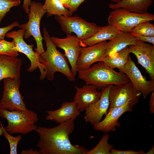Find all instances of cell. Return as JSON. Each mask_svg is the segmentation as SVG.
<instances>
[{
  "mask_svg": "<svg viewBox=\"0 0 154 154\" xmlns=\"http://www.w3.org/2000/svg\"><path fill=\"white\" fill-rule=\"evenodd\" d=\"M74 120L70 119L53 127H38L36 131L39 138L37 146L40 154H86L87 149L73 145L70 140L74 129Z\"/></svg>",
  "mask_w": 154,
  "mask_h": 154,
  "instance_id": "obj_1",
  "label": "cell"
},
{
  "mask_svg": "<svg viewBox=\"0 0 154 154\" xmlns=\"http://www.w3.org/2000/svg\"><path fill=\"white\" fill-rule=\"evenodd\" d=\"M78 72L79 78L84 81L86 84L92 85L98 91L111 85H119L130 82L125 74L115 71L102 61Z\"/></svg>",
  "mask_w": 154,
  "mask_h": 154,
  "instance_id": "obj_2",
  "label": "cell"
},
{
  "mask_svg": "<svg viewBox=\"0 0 154 154\" xmlns=\"http://www.w3.org/2000/svg\"><path fill=\"white\" fill-rule=\"evenodd\" d=\"M43 33L46 49L44 52L40 54L39 60L46 68V77L48 80L52 81L54 79L55 73L58 72L65 76L69 80L75 81V77L69 68L67 58L57 49L45 28L43 29Z\"/></svg>",
  "mask_w": 154,
  "mask_h": 154,
  "instance_id": "obj_3",
  "label": "cell"
},
{
  "mask_svg": "<svg viewBox=\"0 0 154 154\" xmlns=\"http://www.w3.org/2000/svg\"><path fill=\"white\" fill-rule=\"evenodd\" d=\"M0 117L7 120V125L4 128L11 134H26L36 131L38 127L35 125L38 120V115L31 110L23 112L0 109Z\"/></svg>",
  "mask_w": 154,
  "mask_h": 154,
  "instance_id": "obj_4",
  "label": "cell"
},
{
  "mask_svg": "<svg viewBox=\"0 0 154 154\" xmlns=\"http://www.w3.org/2000/svg\"><path fill=\"white\" fill-rule=\"evenodd\" d=\"M70 16L55 15V18L67 35L74 33L80 41L91 37L100 28L96 24L88 22L76 15Z\"/></svg>",
  "mask_w": 154,
  "mask_h": 154,
  "instance_id": "obj_5",
  "label": "cell"
},
{
  "mask_svg": "<svg viewBox=\"0 0 154 154\" xmlns=\"http://www.w3.org/2000/svg\"><path fill=\"white\" fill-rule=\"evenodd\" d=\"M114 10L109 14L107 19L108 23L123 32L131 33L141 23L154 21V15L151 13L139 14L122 8Z\"/></svg>",
  "mask_w": 154,
  "mask_h": 154,
  "instance_id": "obj_6",
  "label": "cell"
},
{
  "mask_svg": "<svg viewBox=\"0 0 154 154\" xmlns=\"http://www.w3.org/2000/svg\"><path fill=\"white\" fill-rule=\"evenodd\" d=\"M30 12L28 15L29 21L26 23L20 25V29H24L25 31L24 37L25 39L32 36L37 43L36 52L40 54L44 52L42 40L40 30V23L41 18L46 13L43 5L40 3L35 1L31 2L30 7Z\"/></svg>",
  "mask_w": 154,
  "mask_h": 154,
  "instance_id": "obj_7",
  "label": "cell"
},
{
  "mask_svg": "<svg viewBox=\"0 0 154 154\" xmlns=\"http://www.w3.org/2000/svg\"><path fill=\"white\" fill-rule=\"evenodd\" d=\"M20 77L4 79L3 90L0 102V109L10 111H28L20 93Z\"/></svg>",
  "mask_w": 154,
  "mask_h": 154,
  "instance_id": "obj_8",
  "label": "cell"
},
{
  "mask_svg": "<svg viewBox=\"0 0 154 154\" xmlns=\"http://www.w3.org/2000/svg\"><path fill=\"white\" fill-rule=\"evenodd\" d=\"M25 31L24 29H20L17 31L8 32L6 37L12 38L18 52L25 54L30 60L31 65L27 69L28 71L33 72L38 68L40 72L39 79L40 80H43L46 77V69L45 66L39 61L40 54L33 51L34 45L28 44L24 41L23 37Z\"/></svg>",
  "mask_w": 154,
  "mask_h": 154,
  "instance_id": "obj_9",
  "label": "cell"
},
{
  "mask_svg": "<svg viewBox=\"0 0 154 154\" xmlns=\"http://www.w3.org/2000/svg\"><path fill=\"white\" fill-rule=\"evenodd\" d=\"M141 95L130 81L121 85H112L109 93L110 104L108 110L121 106L127 103L133 108L138 102Z\"/></svg>",
  "mask_w": 154,
  "mask_h": 154,
  "instance_id": "obj_10",
  "label": "cell"
},
{
  "mask_svg": "<svg viewBox=\"0 0 154 154\" xmlns=\"http://www.w3.org/2000/svg\"><path fill=\"white\" fill-rule=\"evenodd\" d=\"M119 71L127 76L135 88L140 92L144 99L154 91V80H147L143 76L129 55L127 64Z\"/></svg>",
  "mask_w": 154,
  "mask_h": 154,
  "instance_id": "obj_11",
  "label": "cell"
},
{
  "mask_svg": "<svg viewBox=\"0 0 154 154\" xmlns=\"http://www.w3.org/2000/svg\"><path fill=\"white\" fill-rule=\"evenodd\" d=\"M130 53L136 56L138 63L145 69L150 80H154V46L136 39L128 46Z\"/></svg>",
  "mask_w": 154,
  "mask_h": 154,
  "instance_id": "obj_12",
  "label": "cell"
},
{
  "mask_svg": "<svg viewBox=\"0 0 154 154\" xmlns=\"http://www.w3.org/2000/svg\"><path fill=\"white\" fill-rule=\"evenodd\" d=\"M106 41L88 47H81L76 63L77 71L87 69L94 63L101 61L107 47Z\"/></svg>",
  "mask_w": 154,
  "mask_h": 154,
  "instance_id": "obj_13",
  "label": "cell"
},
{
  "mask_svg": "<svg viewBox=\"0 0 154 154\" xmlns=\"http://www.w3.org/2000/svg\"><path fill=\"white\" fill-rule=\"evenodd\" d=\"M51 38L56 47L63 49L64 54L67 59L71 66V70L75 77L77 72L76 63L81 46L80 40L76 36L67 35L64 38L52 37Z\"/></svg>",
  "mask_w": 154,
  "mask_h": 154,
  "instance_id": "obj_14",
  "label": "cell"
},
{
  "mask_svg": "<svg viewBox=\"0 0 154 154\" xmlns=\"http://www.w3.org/2000/svg\"><path fill=\"white\" fill-rule=\"evenodd\" d=\"M111 85L102 89L99 100L85 109L84 118L86 122L93 125L100 122L103 116L107 114L110 104L109 93Z\"/></svg>",
  "mask_w": 154,
  "mask_h": 154,
  "instance_id": "obj_15",
  "label": "cell"
},
{
  "mask_svg": "<svg viewBox=\"0 0 154 154\" xmlns=\"http://www.w3.org/2000/svg\"><path fill=\"white\" fill-rule=\"evenodd\" d=\"M132 108L127 103L123 106L112 108L108 111L104 119L99 123L93 125L94 129L105 133L115 131L117 127H120L119 119L125 113L131 112Z\"/></svg>",
  "mask_w": 154,
  "mask_h": 154,
  "instance_id": "obj_16",
  "label": "cell"
},
{
  "mask_svg": "<svg viewBox=\"0 0 154 154\" xmlns=\"http://www.w3.org/2000/svg\"><path fill=\"white\" fill-rule=\"evenodd\" d=\"M76 92L74 101L80 112L85 111L88 106L97 102L101 94V91L92 85H84L82 87L75 86Z\"/></svg>",
  "mask_w": 154,
  "mask_h": 154,
  "instance_id": "obj_17",
  "label": "cell"
},
{
  "mask_svg": "<svg viewBox=\"0 0 154 154\" xmlns=\"http://www.w3.org/2000/svg\"><path fill=\"white\" fill-rule=\"evenodd\" d=\"M45 119L60 124L71 119H75L80 114L76 105L74 101L62 103L59 109L46 112Z\"/></svg>",
  "mask_w": 154,
  "mask_h": 154,
  "instance_id": "obj_18",
  "label": "cell"
},
{
  "mask_svg": "<svg viewBox=\"0 0 154 154\" xmlns=\"http://www.w3.org/2000/svg\"><path fill=\"white\" fill-rule=\"evenodd\" d=\"M22 63L17 57L0 55V81L6 78L20 77Z\"/></svg>",
  "mask_w": 154,
  "mask_h": 154,
  "instance_id": "obj_19",
  "label": "cell"
},
{
  "mask_svg": "<svg viewBox=\"0 0 154 154\" xmlns=\"http://www.w3.org/2000/svg\"><path fill=\"white\" fill-rule=\"evenodd\" d=\"M135 37L131 33H122L107 42L104 57L113 56L126 47L133 44Z\"/></svg>",
  "mask_w": 154,
  "mask_h": 154,
  "instance_id": "obj_20",
  "label": "cell"
},
{
  "mask_svg": "<svg viewBox=\"0 0 154 154\" xmlns=\"http://www.w3.org/2000/svg\"><path fill=\"white\" fill-rule=\"evenodd\" d=\"M123 32L108 24L106 26L100 27L96 33L90 38L80 41V45L81 47H86L107 40H110Z\"/></svg>",
  "mask_w": 154,
  "mask_h": 154,
  "instance_id": "obj_21",
  "label": "cell"
},
{
  "mask_svg": "<svg viewBox=\"0 0 154 154\" xmlns=\"http://www.w3.org/2000/svg\"><path fill=\"white\" fill-rule=\"evenodd\" d=\"M153 3V0H122L116 3L110 4L108 6L113 10L122 8L131 12L145 14L148 13V8Z\"/></svg>",
  "mask_w": 154,
  "mask_h": 154,
  "instance_id": "obj_22",
  "label": "cell"
},
{
  "mask_svg": "<svg viewBox=\"0 0 154 154\" xmlns=\"http://www.w3.org/2000/svg\"><path fill=\"white\" fill-rule=\"evenodd\" d=\"M130 53L128 46L113 56L104 57L101 61L112 69L117 68L119 70L127 63Z\"/></svg>",
  "mask_w": 154,
  "mask_h": 154,
  "instance_id": "obj_23",
  "label": "cell"
},
{
  "mask_svg": "<svg viewBox=\"0 0 154 154\" xmlns=\"http://www.w3.org/2000/svg\"><path fill=\"white\" fill-rule=\"evenodd\" d=\"M43 7L46 11L47 17L53 15H71L69 10L58 0H45Z\"/></svg>",
  "mask_w": 154,
  "mask_h": 154,
  "instance_id": "obj_24",
  "label": "cell"
},
{
  "mask_svg": "<svg viewBox=\"0 0 154 154\" xmlns=\"http://www.w3.org/2000/svg\"><path fill=\"white\" fill-rule=\"evenodd\" d=\"M110 135L104 134L97 145L93 149L89 150L86 154H110L113 146L109 144L108 141Z\"/></svg>",
  "mask_w": 154,
  "mask_h": 154,
  "instance_id": "obj_25",
  "label": "cell"
},
{
  "mask_svg": "<svg viewBox=\"0 0 154 154\" xmlns=\"http://www.w3.org/2000/svg\"><path fill=\"white\" fill-rule=\"evenodd\" d=\"M131 33L138 36H154V25L150 21L143 22L136 26Z\"/></svg>",
  "mask_w": 154,
  "mask_h": 154,
  "instance_id": "obj_26",
  "label": "cell"
},
{
  "mask_svg": "<svg viewBox=\"0 0 154 154\" xmlns=\"http://www.w3.org/2000/svg\"><path fill=\"white\" fill-rule=\"evenodd\" d=\"M0 55L17 57L19 55L17 49L12 41L9 42L4 39L0 40Z\"/></svg>",
  "mask_w": 154,
  "mask_h": 154,
  "instance_id": "obj_27",
  "label": "cell"
},
{
  "mask_svg": "<svg viewBox=\"0 0 154 154\" xmlns=\"http://www.w3.org/2000/svg\"><path fill=\"white\" fill-rule=\"evenodd\" d=\"M21 3L19 0H0V24L4 16L11 8L18 6Z\"/></svg>",
  "mask_w": 154,
  "mask_h": 154,
  "instance_id": "obj_28",
  "label": "cell"
},
{
  "mask_svg": "<svg viewBox=\"0 0 154 154\" xmlns=\"http://www.w3.org/2000/svg\"><path fill=\"white\" fill-rule=\"evenodd\" d=\"M8 141L10 146V154H17V147L19 141L22 139L21 135L13 136L8 133L5 129L3 135Z\"/></svg>",
  "mask_w": 154,
  "mask_h": 154,
  "instance_id": "obj_29",
  "label": "cell"
},
{
  "mask_svg": "<svg viewBox=\"0 0 154 154\" xmlns=\"http://www.w3.org/2000/svg\"><path fill=\"white\" fill-rule=\"evenodd\" d=\"M20 25L17 21H15L9 25L0 28V40L4 39L6 34L14 27H19Z\"/></svg>",
  "mask_w": 154,
  "mask_h": 154,
  "instance_id": "obj_30",
  "label": "cell"
},
{
  "mask_svg": "<svg viewBox=\"0 0 154 154\" xmlns=\"http://www.w3.org/2000/svg\"><path fill=\"white\" fill-rule=\"evenodd\" d=\"M145 152L142 150L135 151L132 150H119L112 148L110 150V154H144Z\"/></svg>",
  "mask_w": 154,
  "mask_h": 154,
  "instance_id": "obj_31",
  "label": "cell"
},
{
  "mask_svg": "<svg viewBox=\"0 0 154 154\" xmlns=\"http://www.w3.org/2000/svg\"><path fill=\"white\" fill-rule=\"evenodd\" d=\"M85 0H69V8L72 15L74 13L77 11L80 5Z\"/></svg>",
  "mask_w": 154,
  "mask_h": 154,
  "instance_id": "obj_32",
  "label": "cell"
},
{
  "mask_svg": "<svg viewBox=\"0 0 154 154\" xmlns=\"http://www.w3.org/2000/svg\"><path fill=\"white\" fill-rule=\"evenodd\" d=\"M136 39L143 42H146L154 44V36H138L132 34Z\"/></svg>",
  "mask_w": 154,
  "mask_h": 154,
  "instance_id": "obj_33",
  "label": "cell"
},
{
  "mask_svg": "<svg viewBox=\"0 0 154 154\" xmlns=\"http://www.w3.org/2000/svg\"><path fill=\"white\" fill-rule=\"evenodd\" d=\"M31 2V0H23L22 7L26 13H29L30 12L29 7Z\"/></svg>",
  "mask_w": 154,
  "mask_h": 154,
  "instance_id": "obj_34",
  "label": "cell"
},
{
  "mask_svg": "<svg viewBox=\"0 0 154 154\" xmlns=\"http://www.w3.org/2000/svg\"><path fill=\"white\" fill-rule=\"evenodd\" d=\"M150 112L151 114L154 113V91L152 92L149 102Z\"/></svg>",
  "mask_w": 154,
  "mask_h": 154,
  "instance_id": "obj_35",
  "label": "cell"
},
{
  "mask_svg": "<svg viewBox=\"0 0 154 154\" xmlns=\"http://www.w3.org/2000/svg\"><path fill=\"white\" fill-rule=\"evenodd\" d=\"M21 154H40L39 151L34 150L32 149L23 150Z\"/></svg>",
  "mask_w": 154,
  "mask_h": 154,
  "instance_id": "obj_36",
  "label": "cell"
},
{
  "mask_svg": "<svg viewBox=\"0 0 154 154\" xmlns=\"http://www.w3.org/2000/svg\"><path fill=\"white\" fill-rule=\"evenodd\" d=\"M62 4L63 7L68 9L69 0H58Z\"/></svg>",
  "mask_w": 154,
  "mask_h": 154,
  "instance_id": "obj_37",
  "label": "cell"
},
{
  "mask_svg": "<svg viewBox=\"0 0 154 154\" xmlns=\"http://www.w3.org/2000/svg\"><path fill=\"white\" fill-rule=\"evenodd\" d=\"M5 130V128L1 125V126H0V136L3 135Z\"/></svg>",
  "mask_w": 154,
  "mask_h": 154,
  "instance_id": "obj_38",
  "label": "cell"
},
{
  "mask_svg": "<svg viewBox=\"0 0 154 154\" xmlns=\"http://www.w3.org/2000/svg\"><path fill=\"white\" fill-rule=\"evenodd\" d=\"M154 153V146H153L151 149L148 152L144 154H153Z\"/></svg>",
  "mask_w": 154,
  "mask_h": 154,
  "instance_id": "obj_39",
  "label": "cell"
},
{
  "mask_svg": "<svg viewBox=\"0 0 154 154\" xmlns=\"http://www.w3.org/2000/svg\"><path fill=\"white\" fill-rule=\"evenodd\" d=\"M113 3H118L119 2L121 1L122 0H109Z\"/></svg>",
  "mask_w": 154,
  "mask_h": 154,
  "instance_id": "obj_40",
  "label": "cell"
}]
</instances>
